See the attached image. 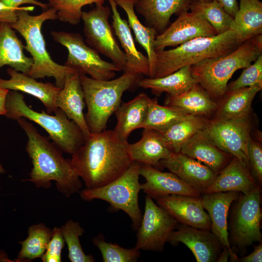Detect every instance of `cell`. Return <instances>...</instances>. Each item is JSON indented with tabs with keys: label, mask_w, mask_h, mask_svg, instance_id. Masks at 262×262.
I'll use <instances>...</instances> for the list:
<instances>
[{
	"label": "cell",
	"mask_w": 262,
	"mask_h": 262,
	"mask_svg": "<svg viewBox=\"0 0 262 262\" xmlns=\"http://www.w3.org/2000/svg\"><path fill=\"white\" fill-rule=\"evenodd\" d=\"M127 141L121 140L115 131L104 130L90 133L73 154L71 163L86 188L104 185L115 180L133 162Z\"/></svg>",
	"instance_id": "1"
},
{
	"label": "cell",
	"mask_w": 262,
	"mask_h": 262,
	"mask_svg": "<svg viewBox=\"0 0 262 262\" xmlns=\"http://www.w3.org/2000/svg\"><path fill=\"white\" fill-rule=\"evenodd\" d=\"M16 121L28 137L26 150L33 164L29 178L22 181L33 182L37 188L48 189L53 180L58 191L67 197L78 192L82 182L71 159H65L62 151L26 118Z\"/></svg>",
	"instance_id": "2"
},
{
	"label": "cell",
	"mask_w": 262,
	"mask_h": 262,
	"mask_svg": "<svg viewBox=\"0 0 262 262\" xmlns=\"http://www.w3.org/2000/svg\"><path fill=\"white\" fill-rule=\"evenodd\" d=\"M34 9L33 6L21 7L16 11V21L10 24L24 38L26 45L24 49L32 56L33 64L26 74L35 79L53 77L55 85L62 88L66 78L77 72L69 67L57 64L51 58L41 31L44 22L58 19L57 12L50 7L38 15H30L29 12Z\"/></svg>",
	"instance_id": "3"
},
{
	"label": "cell",
	"mask_w": 262,
	"mask_h": 262,
	"mask_svg": "<svg viewBox=\"0 0 262 262\" xmlns=\"http://www.w3.org/2000/svg\"><path fill=\"white\" fill-rule=\"evenodd\" d=\"M262 51V35L249 39L231 52L205 60L190 66L192 75L215 101L227 91L228 81L234 72L254 62Z\"/></svg>",
	"instance_id": "4"
},
{
	"label": "cell",
	"mask_w": 262,
	"mask_h": 262,
	"mask_svg": "<svg viewBox=\"0 0 262 262\" xmlns=\"http://www.w3.org/2000/svg\"><path fill=\"white\" fill-rule=\"evenodd\" d=\"M242 43L238 33L230 30L213 36L190 40L174 49L156 51L154 78L162 77L183 66H191L206 59L225 55Z\"/></svg>",
	"instance_id": "5"
},
{
	"label": "cell",
	"mask_w": 262,
	"mask_h": 262,
	"mask_svg": "<svg viewBox=\"0 0 262 262\" xmlns=\"http://www.w3.org/2000/svg\"><path fill=\"white\" fill-rule=\"evenodd\" d=\"M139 75L124 73L115 79L98 80L80 75L85 103V119L91 133L105 130L110 116L121 104L123 94L137 83Z\"/></svg>",
	"instance_id": "6"
},
{
	"label": "cell",
	"mask_w": 262,
	"mask_h": 262,
	"mask_svg": "<svg viewBox=\"0 0 262 262\" xmlns=\"http://www.w3.org/2000/svg\"><path fill=\"white\" fill-rule=\"evenodd\" d=\"M5 109V116L8 119L16 120L24 117L40 125L62 151L72 155L84 142L86 137L82 131L59 108L54 112V115L35 111L27 104L22 94L9 90Z\"/></svg>",
	"instance_id": "7"
},
{
	"label": "cell",
	"mask_w": 262,
	"mask_h": 262,
	"mask_svg": "<svg viewBox=\"0 0 262 262\" xmlns=\"http://www.w3.org/2000/svg\"><path fill=\"white\" fill-rule=\"evenodd\" d=\"M141 165L133 162L124 173L110 182L99 187L82 190L81 197L86 201L95 199L104 200L113 208L124 211L137 230L142 218L138 202L141 190L139 181Z\"/></svg>",
	"instance_id": "8"
},
{
	"label": "cell",
	"mask_w": 262,
	"mask_h": 262,
	"mask_svg": "<svg viewBox=\"0 0 262 262\" xmlns=\"http://www.w3.org/2000/svg\"><path fill=\"white\" fill-rule=\"evenodd\" d=\"M53 40L68 51L65 66L74 69L80 75H89L98 80H109L120 70L113 63L103 60L99 53L87 45L82 36L76 33L52 31Z\"/></svg>",
	"instance_id": "9"
},
{
	"label": "cell",
	"mask_w": 262,
	"mask_h": 262,
	"mask_svg": "<svg viewBox=\"0 0 262 262\" xmlns=\"http://www.w3.org/2000/svg\"><path fill=\"white\" fill-rule=\"evenodd\" d=\"M257 186L248 194H241L236 200L231 214L229 242L239 249L262 242L261 194Z\"/></svg>",
	"instance_id": "10"
},
{
	"label": "cell",
	"mask_w": 262,
	"mask_h": 262,
	"mask_svg": "<svg viewBox=\"0 0 262 262\" xmlns=\"http://www.w3.org/2000/svg\"><path fill=\"white\" fill-rule=\"evenodd\" d=\"M252 113L236 118L209 120L204 134L220 150L235 157L249 167L247 147L253 128Z\"/></svg>",
	"instance_id": "11"
},
{
	"label": "cell",
	"mask_w": 262,
	"mask_h": 262,
	"mask_svg": "<svg viewBox=\"0 0 262 262\" xmlns=\"http://www.w3.org/2000/svg\"><path fill=\"white\" fill-rule=\"evenodd\" d=\"M111 14V8L103 5L82 11L81 20L85 41L90 47L110 59L120 71H124L126 57L114 35L109 20Z\"/></svg>",
	"instance_id": "12"
},
{
	"label": "cell",
	"mask_w": 262,
	"mask_h": 262,
	"mask_svg": "<svg viewBox=\"0 0 262 262\" xmlns=\"http://www.w3.org/2000/svg\"><path fill=\"white\" fill-rule=\"evenodd\" d=\"M178 222L147 195L145 212L137 229L135 247L139 250L162 252Z\"/></svg>",
	"instance_id": "13"
},
{
	"label": "cell",
	"mask_w": 262,
	"mask_h": 262,
	"mask_svg": "<svg viewBox=\"0 0 262 262\" xmlns=\"http://www.w3.org/2000/svg\"><path fill=\"white\" fill-rule=\"evenodd\" d=\"M215 29L198 13L184 11L165 30L157 35L154 41L156 51L167 47H176L190 40L217 35Z\"/></svg>",
	"instance_id": "14"
},
{
	"label": "cell",
	"mask_w": 262,
	"mask_h": 262,
	"mask_svg": "<svg viewBox=\"0 0 262 262\" xmlns=\"http://www.w3.org/2000/svg\"><path fill=\"white\" fill-rule=\"evenodd\" d=\"M155 199L181 224L211 231V219L202 206L200 196L170 195Z\"/></svg>",
	"instance_id": "15"
},
{
	"label": "cell",
	"mask_w": 262,
	"mask_h": 262,
	"mask_svg": "<svg viewBox=\"0 0 262 262\" xmlns=\"http://www.w3.org/2000/svg\"><path fill=\"white\" fill-rule=\"evenodd\" d=\"M167 242L173 246L181 243L192 252L197 262H214L223 248L217 238L210 230L181 224L173 230Z\"/></svg>",
	"instance_id": "16"
},
{
	"label": "cell",
	"mask_w": 262,
	"mask_h": 262,
	"mask_svg": "<svg viewBox=\"0 0 262 262\" xmlns=\"http://www.w3.org/2000/svg\"><path fill=\"white\" fill-rule=\"evenodd\" d=\"M160 163L162 168H167L201 195L211 185L217 175L205 164L180 152H171Z\"/></svg>",
	"instance_id": "17"
},
{
	"label": "cell",
	"mask_w": 262,
	"mask_h": 262,
	"mask_svg": "<svg viewBox=\"0 0 262 262\" xmlns=\"http://www.w3.org/2000/svg\"><path fill=\"white\" fill-rule=\"evenodd\" d=\"M140 174L146 180L141 184V189L152 198L170 195L201 196L199 191L171 172H162L152 166L141 164Z\"/></svg>",
	"instance_id": "18"
},
{
	"label": "cell",
	"mask_w": 262,
	"mask_h": 262,
	"mask_svg": "<svg viewBox=\"0 0 262 262\" xmlns=\"http://www.w3.org/2000/svg\"><path fill=\"white\" fill-rule=\"evenodd\" d=\"M108 0L111 10L112 27L126 57V66L124 73L143 74L148 77L149 64L147 57L136 48L128 21L121 17L115 0Z\"/></svg>",
	"instance_id": "19"
},
{
	"label": "cell",
	"mask_w": 262,
	"mask_h": 262,
	"mask_svg": "<svg viewBox=\"0 0 262 262\" xmlns=\"http://www.w3.org/2000/svg\"><path fill=\"white\" fill-rule=\"evenodd\" d=\"M237 192H216L201 195L202 206L211 221L212 232L217 238L223 247L233 254L229 239L228 217L231 204L237 199Z\"/></svg>",
	"instance_id": "20"
},
{
	"label": "cell",
	"mask_w": 262,
	"mask_h": 262,
	"mask_svg": "<svg viewBox=\"0 0 262 262\" xmlns=\"http://www.w3.org/2000/svg\"><path fill=\"white\" fill-rule=\"evenodd\" d=\"M7 72L10 78H0V87L21 91L36 97L43 103L49 114L57 110L56 98L61 88L50 82H37L35 79L11 68H8Z\"/></svg>",
	"instance_id": "21"
},
{
	"label": "cell",
	"mask_w": 262,
	"mask_h": 262,
	"mask_svg": "<svg viewBox=\"0 0 262 262\" xmlns=\"http://www.w3.org/2000/svg\"><path fill=\"white\" fill-rule=\"evenodd\" d=\"M258 185L248 166L233 157L203 194L237 192L246 195Z\"/></svg>",
	"instance_id": "22"
},
{
	"label": "cell",
	"mask_w": 262,
	"mask_h": 262,
	"mask_svg": "<svg viewBox=\"0 0 262 262\" xmlns=\"http://www.w3.org/2000/svg\"><path fill=\"white\" fill-rule=\"evenodd\" d=\"M56 105L80 128L85 137L90 134L83 114L84 98L80 74L76 72L69 76L56 98Z\"/></svg>",
	"instance_id": "23"
},
{
	"label": "cell",
	"mask_w": 262,
	"mask_h": 262,
	"mask_svg": "<svg viewBox=\"0 0 262 262\" xmlns=\"http://www.w3.org/2000/svg\"><path fill=\"white\" fill-rule=\"evenodd\" d=\"M194 0H136L135 8L148 26L163 32L172 16L188 11Z\"/></svg>",
	"instance_id": "24"
},
{
	"label": "cell",
	"mask_w": 262,
	"mask_h": 262,
	"mask_svg": "<svg viewBox=\"0 0 262 262\" xmlns=\"http://www.w3.org/2000/svg\"><path fill=\"white\" fill-rule=\"evenodd\" d=\"M180 152L205 164L218 174L232 156L217 147L202 132H197L181 147Z\"/></svg>",
	"instance_id": "25"
},
{
	"label": "cell",
	"mask_w": 262,
	"mask_h": 262,
	"mask_svg": "<svg viewBox=\"0 0 262 262\" xmlns=\"http://www.w3.org/2000/svg\"><path fill=\"white\" fill-rule=\"evenodd\" d=\"M128 152L133 162L152 166L160 169V161L166 158L171 152L167 147L158 132L144 129L141 139L128 144Z\"/></svg>",
	"instance_id": "26"
},
{
	"label": "cell",
	"mask_w": 262,
	"mask_h": 262,
	"mask_svg": "<svg viewBox=\"0 0 262 262\" xmlns=\"http://www.w3.org/2000/svg\"><path fill=\"white\" fill-rule=\"evenodd\" d=\"M22 41L16 32L7 23L0 25V68L5 65L22 73L27 74L33 64L32 57L26 56Z\"/></svg>",
	"instance_id": "27"
},
{
	"label": "cell",
	"mask_w": 262,
	"mask_h": 262,
	"mask_svg": "<svg viewBox=\"0 0 262 262\" xmlns=\"http://www.w3.org/2000/svg\"><path fill=\"white\" fill-rule=\"evenodd\" d=\"M150 98L141 93L130 101L120 104L115 112L117 124L114 131L122 141H127L131 133L141 128Z\"/></svg>",
	"instance_id": "28"
},
{
	"label": "cell",
	"mask_w": 262,
	"mask_h": 262,
	"mask_svg": "<svg viewBox=\"0 0 262 262\" xmlns=\"http://www.w3.org/2000/svg\"><path fill=\"white\" fill-rule=\"evenodd\" d=\"M262 88L261 86H254L227 91L217 102L213 118L232 119L250 115L253 100Z\"/></svg>",
	"instance_id": "29"
},
{
	"label": "cell",
	"mask_w": 262,
	"mask_h": 262,
	"mask_svg": "<svg viewBox=\"0 0 262 262\" xmlns=\"http://www.w3.org/2000/svg\"><path fill=\"white\" fill-rule=\"evenodd\" d=\"M165 104L180 108L191 115L205 117L213 114L217 105V102L197 83L180 94H168Z\"/></svg>",
	"instance_id": "30"
},
{
	"label": "cell",
	"mask_w": 262,
	"mask_h": 262,
	"mask_svg": "<svg viewBox=\"0 0 262 262\" xmlns=\"http://www.w3.org/2000/svg\"><path fill=\"white\" fill-rule=\"evenodd\" d=\"M136 0H115L126 13L128 23L135 35L136 41L144 48L149 64V78H154L156 70V53L154 41L157 31L153 28L144 25L135 12Z\"/></svg>",
	"instance_id": "31"
},
{
	"label": "cell",
	"mask_w": 262,
	"mask_h": 262,
	"mask_svg": "<svg viewBox=\"0 0 262 262\" xmlns=\"http://www.w3.org/2000/svg\"><path fill=\"white\" fill-rule=\"evenodd\" d=\"M137 83L140 87L150 89L155 94L166 92L170 95H177L187 91L197 82L192 75L190 66H185L162 77L139 80Z\"/></svg>",
	"instance_id": "32"
},
{
	"label": "cell",
	"mask_w": 262,
	"mask_h": 262,
	"mask_svg": "<svg viewBox=\"0 0 262 262\" xmlns=\"http://www.w3.org/2000/svg\"><path fill=\"white\" fill-rule=\"evenodd\" d=\"M208 121L205 116L189 115L164 129L157 131L169 150L177 153L187 140L204 129Z\"/></svg>",
	"instance_id": "33"
},
{
	"label": "cell",
	"mask_w": 262,
	"mask_h": 262,
	"mask_svg": "<svg viewBox=\"0 0 262 262\" xmlns=\"http://www.w3.org/2000/svg\"><path fill=\"white\" fill-rule=\"evenodd\" d=\"M231 30L242 42L262 34V2L260 0H240Z\"/></svg>",
	"instance_id": "34"
},
{
	"label": "cell",
	"mask_w": 262,
	"mask_h": 262,
	"mask_svg": "<svg viewBox=\"0 0 262 262\" xmlns=\"http://www.w3.org/2000/svg\"><path fill=\"white\" fill-rule=\"evenodd\" d=\"M53 233V229L43 223L33 225L28 230L27 238L19 242L21 245L17 262H25L41 258L45 253Z\"/></svg>",
	"instance_id": "35"
},
{
	"label": "cell",
	"mask_w": 262,
	"mask_h": 262,
	"mask_svg": "<svg viewBox=\"0 0 262 262\" xmlns=\"http://www.w3.org/2000/svg\"><path fill=\"white\" fill-rule=\"evenodd\" d=\"M189 115H191L180 108L173 106H162L158 104L156 98H150L141 128L162 130Z\"/></svg>",
	"instance_id": "36"
},
{
	"label": "cell",
	"mask_w": 262,
	"mask_h": 262,
	"mask_svg": "<svg viewBox=\"0 0 262 262\" xmlns=\"http://www.w3.org/2000/svg\"><path fill=\"white\" fill-rule=\"evenodd\" d=\"M189 9L191 11L199 13L215 29L217 34L231 30L233 18L216 0L208 2L194 0Z\"/></svg>",
	"instance_id": "37"
},
{
	"label": "cell",
	"mask_w": 262,
	"mask_h": 262,
	"mask_svg": "<svg viewBox=\"0 0 262 262\" xmlns=\"http://www.w3.org/2000/svg\"><path fill=\"white\" fill-rule=\"evenodd\" d=\"M63 236L68 249V258L71 262H94L93 256L86 254L80 242V236L84 233V229L79 222L68 220L61 228Z\"/></svg>",
	"instance_id": "38"
},
{
	"label": "cell",
	"mask_w": 262,
	"mask_h": 262,
	"mask_svg": "<svg viewBox=\"0 0 262 262\" xmlns=\"http://www.w3.org/2000/svg\"><path fill=\"white\" fill-rule=\"evenodd\" d=\"M105 0H48L49 6L57 12L58 19L72 25L81 20L82 8L86 5H103Z\"/></svg>",
	"instance_id": "39"
},
{
	"label": "cell",
	"mask_w": 262,
	"mask_h": 262,
	"mask_svg": "<svg viewBox=\"0 0 262 262\" xmlns=\"http://www.w3.org/2000/svg\"><path fill=\"white\" fill-rule=\"evenodd\" d=\"M92 242L100 250L104 262H136L140 256V250L135 247L126 248L116 244L108 243L101 233L95 237Z\"/></svg>",
	"instance_id": "40"
},
{
	"label": "cell",
	"mask_w": 262,
	"mask_h": 262,
	"mask_svg": "<svg viewBox=\"0 0 262 262\" xmlns=\"http://www.w3.org/2000/svg\"><path fill=\"white\" fill-rule=\"evenodd\" d=\"M240 76L227 85V91L259 86L262 87V53L253 64L244 68Z\"/></svg>",
	"instance_id": "41"
},
{
	"label": "cell",
	"mask_w": 262,
	"mask_h": 262,
	"mask_svg": "<svg viewBox=\"0 0 262 262\" xmlns=\"http://www.w3.org/2000/svg\"><path fill=\"white\" fill-rule=\"evenodd\" d=\"M249 168L257 184L262 183V147L260 143L250 137L247 147Z\"/></svg>",
	"instance_id": "42"
},
{
	"label": "cell",
	"mask_w": 262,
	"mask_h": 262,
	"mask_svg": "<svg viewBox=\"0 0 262 262\" xmlns=\"http://www.w3.org/2000/svg\"><path fill=\"white\" fill-rule=\"evenodd\" d=\"M65 244L61 228L55 227L53 229L52 237L46 250L41 257L43 262H61L62 250Z\"/></svg>",
	"instance_id": "43"
},
{
	"label": "cell",
	"mask_w": 262,
	"mask_h": 262,
	"mask_svg": "<svg viewBox=\"0 0 262 262\" xmlns=\"http://www.w3.org/2000/svg\"><path fill=\"white\" fill-rule=\"evenodd\" d=\"M21 7L17 9L10 8L0 1V23H7L9 24L15 23L17 19L16 11Z\"/></svg>",
	"instance_id": "44"
},
{
	"label": "cell",
	"mask_w": 262,
	"mask_h": 262,
	"mask_svg": "<svg viewBox=\"0 0 262 262\" xmlns=\"http://www.w3.org/2000/svg\"><path fill=\"white\" fill-rule=\"evenodd\" d=\"M6 6L13 9H17L23 4H30L39 6L45 9L49 8L48 4L36 0H0Z\"/></svg>",
	"instance_id": "45"
},
{
	"label": "cell",
	"mask_w": 262,
	"mask_h": 262,
	"mask_svg": "<svg viewBox=\"0 0 262 262\" xmlns=\"http://www.w3.org/2000/svg\"><path fill=\"white\" fill-rule=\"evenodd\" d=\"M237 262H262V242L254 246V250L250 254L238 258Z\"/></svg>",
	"instance_id": "46"
},
{
	"label": "cell",
	"mask_w": 262,
	"mask_h": 262,
	"mask_svg": "<svg viewBox=\"0 0 262 262\" xmlns=\"http://www.w3.org/2000/svg\"><path fill=\"white\" fill-rule=\"evenodd\" d=\"M223 6L225 10L233 18L238 12L239 5L237 0H216Z\"/></svg>",
	"instance_id": "47"
},
{
	"label": "cell",
	"mask_w": 262,
	"mask_h": 262,
	"mask_svg": "<svg viewBox=\"0 0 262 262\" xmlns=\"http://www.w3.org/2000/svg\"><path fill=\"white\" fill-rule=\"evenodd\" d=\"M9 90L0 87V115H5L6 114L5 101Z\"/></svg>",
	"instance_id": "48"
},
{
	"label": "cell",
	"mask_w": 262,
	"mask_h": 262,
	"mask_svg": "<svg viewBox=\"0 0 262 262\" xmlns=\"http://www.w3.org/2000/svg\"><path fill=\"white\" fill-rule=\"evenodd\" d=\"M0 262H13V261H10V260L7 258V256L6 253L2 251H0Z\"/></svg>",
	"instance_id": "49"
},
{
	"label": "cell",
	"mask_w": 262,
	"mask_h": 262,
	"mask_svg": "<svg viewBox=\"0 0 262 262\" xmlns=\"http://www.w3.org/2000/svg\"><path fill=\"white\" fill-rule=\"evenodd\" d=\"M200 1H203V2H208V1H211L213 0H198Z\"/></svg>",
	"instance_id": "50"
},
{
	"label": "cell",
	"mask_w": 262,
	"mask_h": 262,
	"mask_svg": "<svg viewBox=\"0 0 262 262\" xmlns=\"http://www.w3.org/2000/svg\"></svg>",
	"instance_id": "51"
}]
</instances>
